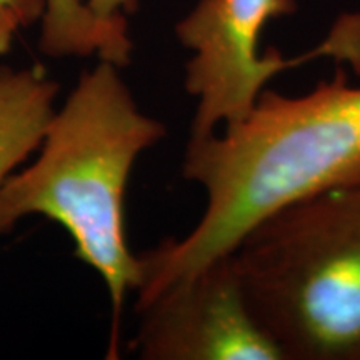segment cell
Instances as JSON below:
<instances>
[{
    "label": "cell",
    "mask_w": 360,
    "mask_h": 360,
    "mask_svg": "<svg viewBox=\"0 0 360 360\" xmlns=\"http://www.w3.org/2000/svg\"><path fill=\"white\" fill-rule=\"evenodd\" d=\"M182 174L204 188L205 210L186 237L139 257L137 310L232 254L270 215L360 180V87L339 70L300 97L265 89L222 134L191 137Z\"/></svg>",
    "instance_id": "cell-1"
},
{
    "label": "cell",
    "mask_w": 360,
    "mask_h": 360,
    "mask_svg": "<svg viewBox=\"0 0 360 360\" xmlns=\"http://www.w3.org/2000/svg\"><path fill=\"white\" fill-rule=\"evenodd\" d=\"M119 69L101 60L84 72L49 120L37 159L0 187V236L44 215L70 233L75 257L101 276L114 312L109 354L125 295L142 276L125 238V188L139 155L165 135L164 124L139 109Z\"/></svg>",
    "instance_id": "cell-2"
},
{
    "label": "cell",
    "mask_w": 360,
    "mask_h": 360,
    "mask_svg": "<svg viewBox=\"0 0 360 360\" xmlns=\"http://www.w3.org/2000/svg\"><path fill=\"white\" fill-rule=\"evenodd\" d=\"M232 254L285 360H360V180L278 210Z\"/></svg>",
    "instance_id": "cell-3"
},
{
    "label": "cell",
    "mask_w": 360,
    "mask_h": 360,
    "mask_svg": "<svg viewBox=\"0 0 360 360\" xmlns=\"http://www.w3.org/2000/svg\"><path fill=\"white\" fill-rule=\"evenodd\" d=\"M295 12V0H200L175 27L192 52L186 90L195 98L191 137L217 132L240 120L281 72L319 56L360 64V20L345 22L321 47L297 58L262 56L260 35L270 20Z\"/></svg>",
    "instance_id": "cell-4"
},
{
    "label": "cell",
    "mask_w": 360,
    "mask_h": 360,
    "mask_svg": "<svg viewBox=\"0 0 360 360\" xmlns=\"http://www.w3.org/2000/svg\"><path fill=\"white\" fill-rule=\"evenodd\" d=\"M134 349L146 360H285L247 297L233 254L139 310Z\"/></svg>",
    "instance_id": "cell-5"
},
{
    "label": "cell",
    "mask_w": 360,
    "mask_h": 360,
    "mask_svg": "<svg viewBox=\"0 0 360 360\" xmlns=\"http://www.w3.org/2000/svg\"><path fill=\"white\" fill-rule=\"evenodd\" d=\"M57 92L40 69L0 67V187L42 142Z\"/></svg>",
    "instance_id": "cell-6"
},
{
    "label": "cell",
    "mask_w": 360,
    "mask_h": 360,
    "mask_svg": "<svg viewBox=\"0 0 360 360\" xmlns=\"http://www.w3.org/2000/svg\"><path fill=\"white\" fill-rule=\"evenodd\" d=\"M40 49L51 57H90L127 65L134 44L125 17H101L87 0H45Z\"/></svg>",
    "instance_id": "cell-7"
},
{
    "label": "cell",
    "mask_w": 360,
    "mask_h": 360,
    "mask_svg": "<svg viewBox=\"0 0 360 360\" xmlns=\"http://www.w3.org/2000/svg\"><path fill=\"white\" fill-rule=\"evenodd\" d=\"M0 7L12 8L20 17L22 24L32 25L42 19L45 0H0Z\"/></svg>",
    "instance_id": "cell-8"
},
{
    "label": "cell",
    "mask_w": 360,
    "mask_h": 360,
    "mask_svg": "<svg viewBox=\"0 0 360 360\" xmlns=\"http://www.w3.org/2000/svg\"><path fill=\"white\" fill-rule=\"evenodd\" d=\"M20 27H24V24L12 8L0 7V57L11 51L13 37Z\"/></svg>",
    "instance_id": "cell-9"
},
{
    "label": "cell",
    "mask_w": 360,
    "mask_h": 360,
    "mask_svg": "<svg viewBox=\"0 0 360 360\" xmlns=\"http://www.w3.org/2000/svg\"><path fill=\"white\" fill-rule=\"evenodd\" d=\"M87 4L101 17H124L137 8L139 0H87Z\"/></svg>",
    "instance_id": "cell-10"
}]
</instances>
